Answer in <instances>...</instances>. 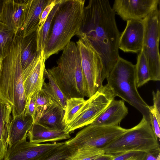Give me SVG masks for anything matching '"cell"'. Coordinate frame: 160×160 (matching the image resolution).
I'll list each match as a JSON object with an SVG mask.
<instances>
[{
	"instance_id": "6da1fadb",
	"label": "cell",
	"mask_w": 160,
	"mask_h": 160,
	"mask_svg": "<svg viewBox=\"0 0 160 160\" xmlns=\"http://www.w3.org/2000/svg\"><path fill=\"white\" fill-rule=\"evenodd\" d=\"M115 14L108 0H90L84 8L80 36L86 38L100 57L103 82L108 77L119 56L120 34Z\"/></svg>"
},
{
	"instance_id": "7a4b0ae2",
	"label": "cell",
	"mask_w": 160,
	"mask_h": 160,
	"mask_svg": "<svg viewBox=\"0 0 160 160\" xmlns=\"http://www.w3.org/2000/svg\"><path fill=\"white\" fill-rule=\"evenodd\" d=\"M85 0H61L52 19L44 49L45 61L62 50L75 35L79 37Z\"/></svg>"
},
{
	"instance_id": "3957f363",
	"label": "cell",
	"mask_w": 160,
	"mask_h": 160,
	"mask_svg": "<svg viewBox=\"0 0 160 160\" xmlns=\"http://www.w3.org/2000/svg\"><path fill=\"white\" fill-rule=\"evenodd\" d=\"M22 38L16 35L0 70V98L11 104L13 117L23 112L27 100L20 59Z\"/></svg>"
},
{
	"instance_id": "277c9868",
	"label": "cell",
	"mask_w": 160,
	"mask_h": 160,
	"mask_svg": "<svg viewBox=\"0 0 160 160\" xmlns=\"http://www.w3.org/2000/svg\"><path fill=\"white\" fill-rule=\"evenodd\" d=\"M57 65L47 70L69 99L88 97L86 80L82 70L78 48L70 41L62 50Z\"/></svg>"
},
{
	"instance_id": "5b68a950",
	"label": "cell",
	"mask_w": 160,
	"mask_h": 160,
	"mask_svg": "<svg viewBox=\"0 0 160 160\" xmlns=\"http://www.w3.org/2000/svg\"><path fill=\"white\" fill-rule=\"evenodd\" d=\"M135 66L119 56L106 79L116 96L137 109L149 121V106L138 93L136 86Z\"/></svg>"
},
{
	"instance_id": "8992f818",
	"label": "cell",
	"mask_w": 160,
	"mask_h": 160,
	"mask_svg": "<svg viewBox=\"0 0 160 160\" xmlns=\"http://www.w3.org/2000/svg\"><path fill=\"white\" fill-rule=\"evenodd\" d=\"M158 140L149 121L143 116L138 124L102 149L104 153L114 156L131 151L148 153L160 149Z\"/></svg>"
},
{
	"instance_id": "52a82bcc",
	"label": "cell",
	"mask_w": 160,
	"mask_h": 160,
	"mask_svg": "<svg viewBox=\"0 0 160 160\" xmlns=\"http://www.w3.org/2000/svg\"><path fill=\"white\" fill-rule=\"evenodd\" d=\"M144 34L142 51L148 64L151 81L160 80V12L158 8L142 20Z\"/></svg>"
},
{
	"instance_id": "ba28073f",
	"label": "cell",
	"mask_w": 160,
	"mask_h": 160,
	"mask_svg": "<svg viewBox=\"0 0 160 160\" xmlns=\"http://www.w3.org/2000/svg\"><path fill=\"white\" fill-rule=\"evenodd\" d=\"M128 129L118 125L102 126L90 124L78 132L75 137L65 142L77 150L102 149L122 136Z\"/></svg>"
},
{
	"instance_id": "9c48e42d",
	"label": "cell",
	"mask_w": 160,
	"mask_h": 160,
	"mask_svg": "<svg viewBox=\"0 0 160 160\" xmlns=\"http://www.w3.org/2000/svg\"><path fill=\"white\" fill-rule=\"evenodd\" d=\"M116 97L107 84L102 85L93 95L86 100L83 107L73 121L66 127L65 131L70 133L77 129L90 124Z\"/></svg>"
},
{
	"instance_id": "30bf717a",
	"label": "cell",
	"mask_w": 160,
	"mask_h": 160,
	"mask_svg": "<svg viewBox=\"0 0 160 160\" xmlns=\"http://www.w3.org/2000/svg\"><path fill=\"white\" fill-rule=\"evenodd\" d=\"M80 53L82 70L87 85L88 98L102 85V65L101 59L83 35L76 42Z\"/></svg>"
},
{
	"instance_id": "8fae6325",
	"label": "cell",
	"mask_w": 160,
	"mask_h": 160,
	"mask_svg": "<svg viewBox=\"0 0 160 160\" xmlns=\"http://www.w3.org/2000/svg\"><path fill=\"white\" fill-rule=\"evenodd\" d=\"M64 142L40 144L24 140L8 146L3 160H39Z\"/></svg>"
},
{
	"instance_id": "7c38bea8",
	"label": "cell",
	"mask_w": 160,
	"mask_h": 160,
	"mask_svg": "<svg viewBox=\"0 0 160 160\" xmlns=\"http://www.w3.org/2000/svg\"><path fill=\"white\" fill-rule=\"evenodd\" d=\"M159 0H115L112 8L124 21L141 20L158 8Z\"/></svg>"
},
{
	"instance_id": "4fadbf2b",
	"label": "cell",
	"mask_w": 160,
	"mask_h": 160,
	"mask_svg": "<svg viewBox=\"0 0 160 160\" xmlns=\"http://www.w3.org/2000/svg\"><path fill=\"white\" fill-rule=\"evenodd\" d=\"M45 61L43 50L23 70V85L27 98L42 88L45 82Z\"/></svg>"
},
{
	"instance_id": "5bb4252c",
	"label": "cell",
	"mask_w": 160,
	"mask_h": 160,
	"mask_svg": "<svg viewBox=\"0 0 160 160\" xmlns=\"http://www.w3.org/2000/svg\"><path fill=\"white\" fill-rule=\"evenodd\" d=\"M142 20L127 21L126 28L120 35L118 43L119 48L123 52L138 53L142 51L144 34Z\"/></svg>"
},
{
	"instance_id": "9a60e30c",
	"label": "cell",
	"mask_w": 160,
	"mask_h": 160,
	"mask_svg": "<svg viewBox=\"0 0 160 160\" xmlns=\"http://www.w3.org/2000/svg\"><path fill=\"white\" fill-rule=\"evenodd\" d=\"M29 2V0H4L0 21L17 33L24 23Z\"/></svg>"
},
{
	"instance_id": "2e32d148",
	"label": "cell",
	"mask_w": 160,
	"mask_h": 160,
	"mask_svg": "<svg viewBox=\"0 0 160 160\" xmlns=\"http://www.w3.org/2000/svg\"><path fill=\"white\" fill-rule=\"evenodd\" d=\"M128 113V108L124 101L114 99L90 124L102 126H118Z\"/></svg>"
},
{
	"instance_id": "e0dca14e",
	"label": "cell",
	"mask_w": 160,
	"mask_h": 160,
	"mask_svg": "<svg viewBox=\"0 0 160 160\" xmlns=\"http://www.w3.org/2000/svg\"><path fill=\"white\" fill-rule=\"evenodd\" d=\"M51 0H29L25 19L17 34L24 38L37 31L42 12Z\"/></svg>"
},
{
	"instance_id": "ac0fdd59",
	"label": "cell",
	"mask_w": 160,
	"mask_h": 160,
	"mask_svg": "<svg viewBox=\"0 0 160 160\" xmlns=\"http://www.w3.org/2000/svg\"><path fill=\"white\" fill-rule=\"evenodd\" d=\"M27 137L29 142L36 143L55 142L71 138L70 133L65 131L53 129L35 122L28 132Z\"/></svg>"
},
{
	"instance_id": "d6986e66",
	"label": "cell",
	"mask_w": 160,
	"mask_h": 160,
	"mask_svg": "<svg viewBox=\"0 0 160 160\" xmlns=\"http://www.w3.org/2000/svg\"><path fill=\"white\" fill-rule=\"evenodd\" d=\"M34 122L32 117L23 113L13 117L9 128L8 146L26 139L28 132Z\"/></svg>"
},
{
	"instance_id": "ffe728a7",
	"label": "cell",
	"mask_w": 160,
	"mask_h": 160,
	"mask_svg": "<svg viewBox=\"0 0 160 160\" xmlns=\"http://www.w3.org/2000/svg\"><path fill=\"white\" fill-rule=\"evenodd\" d=\"M12 106L0 98V160H3L8 145L9 128L11 121Z\"/></svg>"
},
{
	"instance_id": "44dd1931",
	"label": "cell",
	"mask_w": 160,
	"mask_h": 160,
	"mask_svg": "<svg viewBox=\"0 0 160 160\" xmlns=\"http://www.w3.org/2000/svg\"><path fill=\"white\" fill-rule=\"evenodd\" d=\"M64 114L65 111L53 103L49 106L42 116L34 122L38 123L53 129L65 131Z\"/></svg>"
},
{
	"instance_id": "7402d4cb",
	"label": "cell",
	"mask_w": 160,
	"mask_h": 160,
	"mask_svg": "<svg viewBox=\"0 0 160 160\" xmlns=\"http://www.w3.org/2000/svg\"><path fill=\"white\" fill-rule=\"evenodd\" d=\"M37 35V32L36 31L28 36L22 37L20 59L23 70L25 69L38 56Z\"/></svg>"
},
{
	"instance_id": "603a6c76",
	"label": "cell",
	"mask_w": 160,
	"mask_h": 160,
	"mask_svg": "<svg viewBox=\"0 0 160 160\" xmlns=\"http://www.w3.org/2000/svg\"><path fill=\"white\" fill-rule=\"evenodd\" d=\"M45 77L47 78L48 82H44L42 89L49 96L55 103L65 110L68 98L62 92L52 77L45 69Z\"/></svg>"
},
{
	"instance_id": "cb8c5ba5",
	"label": "cell",
	"mask_w": 160,
	"mask_h": 160,
	"mask_svg": "<svg viewBox=\"0 0 160 160\" xmlns=\"http://www.w3.org/2000/svg\"><path fill=\"white\" fill-rule=\"evenodd\" d=\"M135 66L136 83L137 88L151 81L148 67L142 51L138 53Z\"/></svg>"
},
{
	"instance_id": "d4e9b609",
	"label": "cell",
	"mask_w": 160,
	"mask_h": 160,
	"mask_svg": "<svg viewBox=\"0 0 160 160\" xmlns=\"http://www.w3.org/2000/svg\"><path fill=\"white\" fill-rule=\"evenodd\" d=\"M17 32L0 21V54L3 58L8 54Z\"/></svg>"
},
{
	"instance_id": "484cf974",
	"label": "cell",
	"mask_w": 160,
	"mask_h": 160,
	"mask_svg": "<svg viewBox=\"0 0 160 160\" xmlns=\"http://www.w3.org/2000/svg\"><path fill=\"white\" fill-rule=\"evenodd\" d=\"M77 150L64 142L39 160H72Z\"/></svg>"
},
{
	"instance_id": "4316f807",
	"label": "cell",
	"mask_w": 160,
	"mask_h": 160,
	"mask_svg": "<svg viewBox=\"0 0 160 160\" xmlns=\"http://www.w3.org/2000/svg\"><path fill=\"white\" fill-rule=\"evenodd\" d=\"M61 0L54 7L51 11L40 30L37 32V51L39 55L44 50L48 34L51 27V24L55 15L60 4Z\"/></svg>"
},
{
	"instance_id": "83f0119b",
	"label": "cell",
	"mask_w": 160,
	"mask_h": 160,
	"mask_svg": "<svg viewBox=\"0 0 160 160\" xmlns=\"http://www.w3.org/2000/svg\"><path fill=\"white\" fill-rule=\"evenodd\" d=\"M83 98H72L68 99L65 110L64 122L66 127L71 122L85 104Z\"/></svg>"
},
{
	"instance_id": "f1b7e54d",
	"label": "cell",
	"mask_w": 160,
	"mask_h": 160,
	"mask_svg": "<svg viewBox=\"0 0 160 160\" xmlns=\"http://www.w3.org/2000/svg\"><path fill=\"white\" fill-rule=\"evenodd\" d=\"M53 103L51 98L42 88L37 92L36 99V113L34 122L39 118L47 108Z\"/></svg>"
},
{
	"instance_id": "f546056e",
	"label": "cell",
	"mask_w": 160,
	"mask_h": 160,
	"mask_svg": "<svg viewBox=\"0 0 160 160\" xmlns=\"http://www.w3.org/2000/svg\"><path fill=\"white\" fill-rule=\"evenodd\" d=\"M104 153L102 149L87 148L78 150L72 160H92Z\"/></svg>"
},
{
	"instance_id": "4dcf8cb0",
	"label": "cell",
	"mask_w": 160,
	"mask_h": 160,
	"mask_svg": "<svg viewBox=\"0 0 160 160\" xmlns=\"http://www.w3.org/2000/svg\"><path fill=\"white\" fill-rule=\"evenodd\" d=\"M147 153L140 151H131L114 156L112 160H146Z\"/></svg>"
},
{
	"instance_id": "1f68e13d",
	"label": "cell",
	"mask_w": 160,
	"mask_h": 160,
	"mask_svg": "<svg viewBox=\"0 0 160 160\" xmlns=\"http://www.w3.org/2000/svg\"><path fill=\"white\" fill-rule=\"evenodd\" d=\"M36 92L27 98V100L23 113L25 115L30 116L35 120L36 113Z\"/></svg>"
},
{
	"instance_id": "d6a6232c",
	"label": "cell",
	"mask_w": 160,
	"mask_h": 160,
	"mask_svg": "<svg viewBox=\"0 0 160 160\" xmlns=\"http://www.w3.org/2000/svg\"><path fill=\"white\" fill-rule=\"evenodd\" d=\"M60 0H51L49 3L45 7L42 12L39 22V26L37 30L39 32L45 23L49 13Z\"/></svg>"
},
{
	"instance_id": "836d02e7",
	"label": "cell",
	"mask_w": 160,
	"mask_h": 160,
	"mask_svg": "<svg viewBox=\"0 0 160 160\" xmlns=\"http://www.w3.org/2000/svg\"><path fill=\"white\" fill-rule=\"evenodd\" d=\"M149 122L157 138H160V122H159L154 113L151 106H149Z\"/></svg>"
},
{
	"instance_id": "e575fe53",
	"label": "cell",
	"mask_w": 160,
	"mask_h": 160,
	"mask_svg": "<svg viewBox=\"0 0 160 160\" xmlns=\"http://www.w3.org/2000/svg\"><path fill=\"white\" fill-rule=\"evenodd\" d=\"M153 105L152 108L158 121L160 122V92L158 89L152 92Z\"/></svg>"
},
{
	"instance_id": "d590c367",
	"label": "cell",
	"mask_w": 160,
	"mask_h": 160,
	"mask_svg": "<svg viewBox=\"0 0 160 160\" xmlns=\"http://www.w3.org/2000/svg\"><path fill=\"white\" fill-rule=\"evenodd\" d=\"M146 160H160V149L147 153Z\"/></svg>"
},
{
	"instance_id": "8d00e7d4",
	"label": "cell",
	"mask_w": 160,
	"mask_h": 160,
	"mask_svg": "<svg viewBox=\"0 0 160 160\" xmlns=\"http://www.w3.org/2000/svg\"><path fill=\"white\" fill-rule=\"evenodd\" d=\"M114 157V155L104 153L92 160H112Z\"/></svg>"
},
{
	"instance_id": "74e56055",
	"label": "cell",
	"mask_w": 160,
	"mask_h": 160,
	"mask_svg": "<svg viewBox=\"0 0 160 160\" xmlns=\"http://www.w3.org/2000/svg\"><path fill=\"white\" fill-rule=\"evenodd\" d=\"M4 0H0V15L2 11Z\"/></svg>"
},
{
	"instance_id": "f35d334b",
	"label": "cell",
	"mask_w": 160,
	"mask_h": 160,
	"mask_svg": "<svg viewBox=\"0 0 160 160\" xmlns=\"http://www.w3.org/2000/svg\"><path fill=\"white\" fill-rule=\"evenodd\" d=\"M2 59H3V58H2V57L1 56V55L0 54V69H1V66Z\"/></svg>"
}]
</instances>
